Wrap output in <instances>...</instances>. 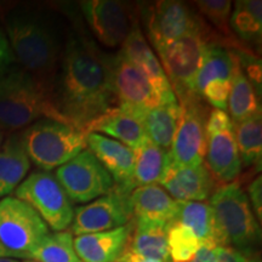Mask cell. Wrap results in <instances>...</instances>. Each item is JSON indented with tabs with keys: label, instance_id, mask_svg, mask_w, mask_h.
<instances>
[{
	"label": "cell",
	"instance_id": "obj_7",
	"mask_svg": "<svg viewBox=\"0 0 262 262\" xmlns=\"http://www.w3.org/2000/svg\"><path fill=\"white\" fill-rule=\"evenodd\" d=\"M49 234L48 225L27 203L16 196L0 201V244L12 257L29 258Z\"/></svg>",
	"mask_w": 262,
	"mask_h": 262
},
{
	"label": "cell",
	"instance_id": "obj_25",
	"mask_svg": "<svg viewBox=\"0 0 262 262\" xmlns=\"http://www.w3.org/2000/svg\"><path fill=\"white\" fill-rule=\"evenodd\" d=\"M179 118L180 107L178 101L163 103L146 111L142 117V124L150 142L165 152H169L178 127Z\"/></svg>",
	"mask_w": 262,
	"mask_h": 262
},
{
	"label": "cell",
	"instance_id": "obj_41",
	"mask_svg": "<svg viewBox=\"0 0 262 262\" xmlns=\"http://www.w3.org/2000/svg\"><path fill=\"white\" fill-rule=\"evenodd\" d=\"M4 136H5V134H4V130H3V129H0V148H2L3 143H4Z\"/></svg>",
	"mask_w": 262,
	"mask_h": 262
},
{
	"label": "cell",
	"instance_id": "obj_15",
	"mask_svg": "<svg viewBox=\"0 0 262 262\" xmlns=\"http://www.w3.org/2000/svg\"><path fill=\"white\" fill-rule=\"evenodd\" d=\"M158 185L178 202H203L210 198L216 182L205 163L198 166H178L166 153Z\"/></svg>",
	"mask_w": 262,
	"mask_h": 262
},
{
	"label": "cell",
	"instance_id": "obj_13",
	"mask_svg": "<svg viewBox=\"0 0 262 262\" xmlns=\"http://www.w3.org/2000/svg\"><path fill=\"white\" fill-rule=\"evenodd\" d=\"M149 41L157 51L178 40L202 25L203 17L182 2L162 0L148 5L143 12Z\"/></svg>",
	"mask_w": 262,
	"mask_h": 262
},
{
	"label": "cell",
	"instance_id": "obj_19",
	"mask_svg": "<svg viewBox=\"0 0 262 262\" xmlns=\"http://www.w3.org/2000/svg\"><path fill=\"white\" fill-rule=\"evenodd\" d=\"M135 221L111 231L78 235L75 253L83 262H117L129 248Z\"/></svg>",
	"mask_w": 262,
	"mask_h": 262
},
{
	"label": "cell",
	"instance_id": "obj_9",
	"mask_svg": "<svg viewBox=\"0 0 262 262\" xmlns=\"http://www.w3.org/2000/svg\"><path fill=\"white\" fill-rule=\"evenodd\" d=\"M178 103L180 118L168 156L178 166H198L205 159L208 108L196 94L178 98Z\"/></svg>",
	"mask_w": 262,
	"mask_h": 262
},
{
	"label": "cell",
	"instance_id": "obj_24",
	"mask_svg": "<svg viewBox=\"0 0 262 262\" xmlns=\"http://www.w3.org/2000/svg\"><path fill=\"white\" fill-rule=\"evenodd\" d=\"M229 26L239 41L249 50L253 45L261 47L262 38V2L239 0L234 3L229 17Z\"/></svg>",
	"mask_w": 262,
	"mask_h": 262
},
{
	"label": "cell",
	"instance_id": "obj_42",
	"mask_svg": "<svg viewBox=\"0 0 262 262\" xmlns=\"http://www.w3.org/2000/svg\"><path fill=\"white\" fill-rule=\"evenodd\" d=\"M0 262H19V261L14 260V258H10V257H0Z\"/></svg>",
	"mask_w": 262,
	"mask_h": 262
},
{
	"label": "cell",
	"instance_id": "obj_37",
	"mask_svg": "<svg viewBox=\"0 0 262 262\" xmlns=\"http://www.w3.org/2000/svg\"><path fill=\"white\" fill-rule=\"evenodd\" d=\"M217 262H260V260L253 256H248L233 248L220 247Z\"/></svg>",
	"mask_w": 262,
	"mask_h": 262
},
{
	"label": "cell",
	"instance_id": "obj_26",
	"mask_svg": "<svg viewBox=\"0 0 262 262\" xmlns=\"http://www.w3.org/2000/svg\"><path fill=\"white\" fill-rule=\"evenodd\" d=\"M176 221L188 227L201 244L222 247L211 206L204 202H179Z\"/></svg>",
	"mask_w": 262,
	"mask_h": 262
},
{
	"label": "cell",
	"instance_id": "obj_21",
	"mask_svg": "<svg viewBox=\"0 0 262 262\" xmlns=\"http://www.w3.org/2000/svg\"><path fill=\"white\" fill-rule=\"evenodd\" d=\"M206 164L215 182L232 183L242 171V162L233 129L206 137Z\"/></svg>",
	"mask_w": 262,
	"mask_h": 262
},
{
	"label": "cell",
	"instance_id": "obj_5",
	"mask_svg": "<svg viewBox=\"0 0 262 262\" xmlns=\"http://www.w3.org/2000/svg\"><path fill=\"white\" fill-rule=\"evenodd\" d=\"M210 45L225 48L220 35L203 18L202 25L194 31L157 51L176 100L185 95L196 94L194 90L195 77L206 49Z\"/></svg>",
	"mask_w": 262,
	"mask_h": 262
},
{
	"label": "cell",
	"instance_id": "obj_38",
	"mask_svg": "<svg viewBox=\"0 0 262 262\" xmlns=\"http://www.w3.org/2000/svg\"><path fill=\"white\" fill-rule=\"evenodd\" d=\"M219 248L215 244H201V248L188 262H217Z\"/></svg>",
	"mask_w": 262,
	"mask_h": 262
},
{
	"label": "cell",
	"instance_id": "obj_32",
	"mask_svg": "<svg viewBox=\"0 0 262 262\" xmlns=\"http://www.w3.org/2000/svg\"><path fill=\"white\" fill-rule=\"evenodd\" d=\"M29 258L38 262H83L75 253L73 234L70 231L49 234Z\"/></svg>",
	"mask_w": 262,
	"mask_h": 262
},
{
	"label": "cell",
	"instance_id": "obj_40",
	"mask_svg": "<svg viewBox=\"0 0 262 262\" xmlns=\"http://www.w3.org/2000/svg\"><path fill=\"white\" fill-rule=\"evenodd\" d=\"M0 257H12V255L2 244H0Z\"/></svg>",
	"mask_w": 262,
	"mask_h": 262
},
{
	"label": "cell",
	"instance_id": "obj_30",
	"mask_svg": "<svg viewBox=\"0 0 262 262\" xmlns=\"http://www.w3.org/2000/svg\"><path fill=\"white\" fill-rule=\"evenodd\" d=\"M201 12L204 19H208L214 26V31L220 35L226 49L241 52V54H253V51L244 47L232 32L229 26L232 3L228 0H199L193 3ZM255 55V54H254Z\"/></svg>",
	"mask_w": 262,
	"mask_h": 262
},
{
	"label": "cell",
	"instance_id": "obj_39",
	"mask_svg": "<svg viewBox=\"0 0 262 262\" xmlns=\"http://www.w3.org/2000/svg\"><path fill=\"white\" fill-rule=\"evenodd\" d=\"M117 262H163V261L142 257V256H140V255H136V254L131 253V251H129V250H126L125 254H124L123 256L120 257Z\"/></svg>",
	"mask_w": 262,
	"mask_h": 262
},
{
	"label": "cell",
	"instance_id": "obj_29",
	"mask_svg": "<svg viewBox=\"0 0 262 262\" xmlns=\"http://www.w3.org/2000/svg\"><path fill=\"white\" fill-rule=\"evenodd\" d=\"M227 108L232 123L242 122L247 118L261 113V104L257 98L256 90L245 77L241 63L234 71L231 91L228 95Z\"/></svg>",
	"mask_w": 262,
	"mask_h": 262
},
{
	"label": "cell",
	"instance_id": "obj_6",
	"mask_svg": "<svg viewBox=\"0 0 262 262\" xmlns=\"http://www.w3.org/2000/svg\"><path fill=\"white\" fill-rule=\"evenodd\" d=\"M19 136L29 160L42 171L60 168L86 149L85 135L80 130L51 119L33 123Z\"/></svg>",
	"mask_w": 262,
	"mask_h": 262
},
{
	"label": "cell",
	"instance_id": "obj_12",
	"mask_svg": "<svg viewBox=\"0 0 262 262\" xmlns=\"http://www.w3.org/2000/svg\"><path fill=\"white\" fill-rule=\"evenodd\" d=\"M131 193L114 187L112 191L74 210L72 234L83 235L122 227L134 220Z\"/></svg>",
	"mask_w": 262,
	"mask_h": 262
},
{
	"label": "cell",
	"instance_id": "obj_33",
	"mask_svg": "<svg viewBox=\"0 0 262 262\" xmlns=\"http://www.w3.org/2000/svg\"><path fill=\"white\" fill-rule=\"evenodd\" d=\"M166 243L171 262H188L201 248L195 234L176 220L166 225Z\"/></svg>",
	"mask_w": 262,
	"mask_h": 262
},
{
	"label": "cell",
	"instance_id": "obj_28",
	"mask_svg": "<svg viewBox=\"0 0 262 262\" xmlns=\"http://www.w3.org/2000/svg\"><path fill=\"white\" fill-rule=\"evenodd\" d=\"M127 250L146 258L171 262L166 243V226L135 221Z\"/></svg>",
	"mask_w": 262,
	"mask_h": 262
},
{
	"label": "cell",
	"instance_id": "obj_10",
	"mask_svg": "<svg viewBox=\"0 0 262 262\" xmlns=\"http://www.w3.org/2000/svg\"><path fill=\"white\" fill-rule=\"evenodd\" d=\"M55 178L71 203L77 204L93 202L114 188L112 176L88 148L57 168Z\"/></svg>",
	"mask_w": 262,
	"mask_h": 262
},
{
	"label": "cell",
	"instance_id": "obj_16",
	"mask_svg": "<svg viewBox=\"0 0 262 262\" xmlns=\"http://www.w3.org/2000/svg\"><path fill=\"white\" fill-rule=\"evenodd\" d=\"M145 112L146 111L117 104L85 125L81 131L84 135L91 133L101 134L136 149L149 140L142 124Z\"/></svg>",
	"mask_w": 262,
	"mask_h": 262
},
{
	"label": "cell",
	"instance_id": "obj_22",
	"mask_svg": "<svg viewBox=\"0 0 262 262\" xmlns=\"http://www.w3.org/2000/svg\"><path fill=\"white\" fill-rule=\"evenodd\" d=\"M29 169L31 160L19 133L11 134L0 148V196L14 192L26 179Z\"/></svg>",
	"mask_w": 262,
	"mask_h": 262
},
{
	"label": "cell",
	"instance_id": "obj_27",
	"mask_svg": "<svg viewBox=\"0 0 262 262\" xmlns=\"http://www.w3.org/2000/svg\"><path fill=\"white\" fill-rule=\"evenodd\" d=\"M134 152H135V165H134L133 176L127 183V191L130 193L135 188L158 183L168 153L150 142L149 140H147L139 148L134 149Z\"/></svg>",
	"mask_w": 262,
	"mask_h": 262
},
{
	"label": "cell",
	"instance_id": "obj_2",
	"mask_svg": "<svg viewBox=\"0 0 262 262\" xmlns=\"http://www.w3.org/2000/svg\"><path fill=\"white\" fill-rule=\"evenodd\" d=\"M5 31L16 63L54 89L66 40L50 16L25 8L5 15Z\"/></svg>",
	"mask_w": 262,
	"mask_h": 262
},
{
	"label": "cell",
	"instance_id": "obj_18",
	"mask_svg": "<svg viewBox=\"0 0 262 262\" xmlns=\"http://www.w3.org/2000/svg\"><path fill=\"white\" fill-rule=\"evenodd\" d=\"M86 148L95 156L101 165L112 176L114 187L127 191V183L134 172L135 152L133 148L97 133L85 135Z\"/></svg>",
	"mask_w": 262,
	"mask_h": 262
},
{
	"label": "cell",
	"instance_id": "obj_23",
	"mask_svg": "<svg viewBox=\"0 0 262 262\" xmlns=\"http://www.w3.org/2000/svg\"><path fill=\"white\" fill-rule=\"evenodd\" d=\"M241 63L238 51L210 45L206 49L202 66L195 77L194 90L201 94L202 90L212 81L232 83L237 66Z\"/></svg>",
	"mask_w": 262,
	"mask_h": 262
},
{
	"label": "cell",
	"instance_id": "obj_17",
	"mask_svg": "<svg viewBox=\"0 0 262 262\" xmlns=\"http://www.w3.org/2000/svg\"><path fill=\"white\" fill-rule=\"evenodd\" d=\"M119 52L148 80L164 102L170 103L178 101L158 57L150 49L139 25L131 29Z\"/></svg>",
	"mask_w": 262,
	"mask_h": 262
},
{
	"label": "cell",
	"instance_id": "obj_35",
	"mask_svg": "<svg viewBox=\"0 0 262 262\" xmlns=\"http://www.w3.org/2000/svg\"><path fill=\"white\" fill-rule=\"evenodd\" d=\"M248 198L250 205L254 208V214L261 221L262 217V180L258 176L248 186Z\"/></svg>",
	"mask_w": 262,
	"mask_h": 262
},
{
	"label": "cell",
	"instance_id": "obj_14",
	"mask_svg": "<svg viewBox=\"0 0 262 262\" xmlns=\"http://www.w3.org/2000/svg\"><path fill=\"white\" fill-rule=\"evenodd\" d=\"M108 68L117 104L148 111L165 103L148 80L119 51L108 55Z\"/></svg>",
	"mask_w": 262,
	"mask_h": 262
},
{
	"label": "cell",
	"instance_id": "obj_36",
	"mask_svg": "<svg viewBox=\"0 0 262 262\" xmlns=\"http://www.w3.org/2000/svg\"><path fill=\"white\" fill-rule=\"evenodd\" d=\"M16 63L15 56L10 48L5 33L0 29V77Z\"/></svg>",
	"mask_w": 262,
	"mask_h": 262
},
{
	"label": "cell",
	"instance_id": "obj_1",
	"mask_svg": "<svg viewBox=\"0 0 262 262\" xmlns=\"http://www.w3.org/2000/svg\"><path fill=\"white\" fill-rule=\"evenodd\" d=\"M54 93L58 110L68 123L83 130L85 125L117 106L108 55L85 35L71 32L66 38Z\"/></svg>",
	"mask_w": 262,
	"mask_h": 262
},
{
	"label": "cell",
	"instance_id": "obj_3",
	"mask_svg": "<svg viewBox=\"0 0 262 262\" xmlns=\"http://www.w3.org/2000/svg\"><path fill=\"white\" fill-rule=\"evenodd\" d=\"M42 119L71 125L58 110L54 89L15 63L0 77V129L24 130Z\"/></svg>",
	"mask_w": 262,
	"mask_h": 262
},
{
	"label": "cell",
	"instance_id": "obj_20",
	"mask_svg": "<svg viewBox=\"0 0 262 262\" xmlns=\"http://www.w3.org/2000/svg\"><path fill=\"white\" fill-rule=\"evenodd\" d=\"M130 201L135 221L166 226L178 216L179 202L158 183L135 188L131 192Z\"/></svg>",
	"mask_w": 262,
	"mask_h": 262
},
{
	"label": "cell",
	"instance_id": "obj_8",
	"mask_svg": "<svg viewBox=\"0 0 262 262\" xmlns=\"http://www.w3.org/2000/svg\"><path fill=\"white\" fill-rule=\"evenodd\" d=\"M15 194L31 205L52 231H64L73 222L72 203L51 172L38 170L29 173L15 189Z\"/></svg>",
	"mask_w": 262,
	"mask_h": 262
},
{
	"label": "cell",
	"instance_id": "obj_43",
	"mask_svg": "<svg viewBox=\"0 0 262 262\" xmlns=\"http://www.w3.org/2000/svg\"><path fill=\"white\" fill-rule=\"evenodd\" d=\"M26 262H38V261H34V260H28V261H26Z\"/></svg>",
	"mask_w": 262,
	"mask_h": 262
},
{
	"label": "cell",
	"instance_id": "obj_34",
	"mask_svg": "<svg viewBox=\"0 0 262 262\" xmlns=\"http://www.w3.org/2000/svg\"><path fill=\"white\" fill-rule=\"evenodd\" d=\"M229 129H233V123H232L231 117L226 111L216 110V108L210 111L205 122L206 137L212 135V134L221 133V131Z\"/></svg>",
	"mask_w": 262,
	"mask_h": 262
},
{
	"label": "cell",
	"instance_id": "obj_11",
	"mask_svg": "<svg viewBox=\"0 0 262 262\" xmlns=\"http://www.w3.org/2000/svg\"><path fill=\"white\" fill-rule=\"evenodd\" d=\"M80 10L91 32L107 48L122 47L131 29L139 25L135 6L116 0H85Z\"/></svg>",
	"mask_w": 262,
	"mask_h": 262
},
{
	"label": "cell",
	"instance_id": "obj_31",
	"mask_svg": "<svg viewBox=\"0 0 262 262\" xmlns=\"http://www.w3.org/2000/svg\"><path fill=\"white\" fill-rule=\"evenodd\" d=\"M233 134L242 165L250 168L261 165L262 158V119L261 113L233 123Z\"/></svg>",
	"mask_w": 262,
	"mask_h": 262
},
{
	"label": "cell",
	"instance_id": "obj_4",
	"mask_svg": "<svg viewBox=\"0 0 262 262\" xmlns=\"http://www.w3.org/2000/svg\"><path fill=\"white\" fill-rule=\"evenodd\" d=\"M209 205L222 247L251 256L260 242L261 231L247 193L235 182L222 185L210 195Z\"/></svg>",
	"mask_w": 262,
	"mask_h": 262
}]
</instances>
